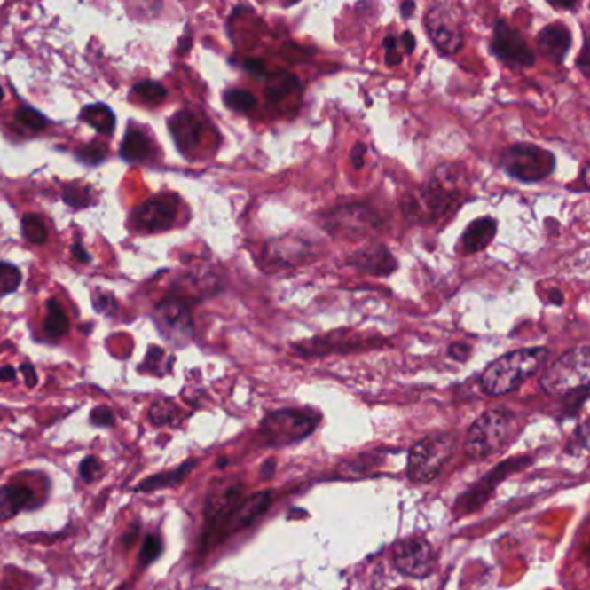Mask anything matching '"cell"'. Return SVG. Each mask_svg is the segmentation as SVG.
Wrapping results in <instances>:
<instances>
[{
  "label": "cell",
  "instance_id": "cell-43",
  "mask_svg": "<svg viewBox=\"0 0 590 590\" xmlns=\"http://www.w3.org/2000/svg\"><path fill=\"white\" fill-rule=\"evenodd\" d=\"M111 305H114V298L109 296V295L99 293V300H96V309L105 312L106 307H111Z\"/></svg>",
  "mask_w": 590,
  "mask_h": 590
},
{
  "label": "cell",
  "instance_id": "cell-25",
  "mask_svg": "<svg viewBox=\"0 0 590 590\" xmlns=\"http://www.w3.org/2000/svg\"><path fill=\"white\" fill-rule=\"evenodd\" d=\"M43 329H45L47 336H51V338H59L68 333L70 322L59 302H56V300L47 302V315L43 320Z\"/></svg>",
  "mask_w": 590,
  "mask_h": 590
},
{
  "label": "cell",
  "instance_id": "cell-38",
  "mask_svg": "<svg viewBox=\"0 0 590 590\" xmlns=\"http://www.w3.org/2000/svg\"><path fill=\"white\" fill-rule=\"evenodd\" d=\"M449 355H451L452 358L459 360V362H464V360H468L469 355H471V347H469V345H464V343H453V345H451V348H449Z\"/></svg>",
  "mask_w": 590,
  "mask_h": 590
},
{
  "label": "cell",
  "instance_id": "cell-15",
  "mask_svg": "<svg viewBox=\"0 0 590 590\" xmlns=\"http://www.w3.org/2000/svg\"><path fill=\"white\" fill-rule=\"evenodd\" d=\"M348 265L369 276H389L397 271V260L389 253V249L380 243H371L357 249L350 258Z\"/></svg>",
  "mask_w": 590,
  "mask_h": 590
},
{
  "label": "cell",
  "instance_id": "cell-6",
  "mask_svg": "<svg viewBox=\"0 0 590 590\" xmlns=\"http://www.w3.org/2000/svg\"><path fill=\"white\" fill-rule=\"evenodd\" d=\"M455 447L453 433L431 435L417 442L407 460V478L414 484L433 482L451 460Z\"/></svg>",
  "mask_w": 590,
  "mask_h": 590
},
{
  "label": "cell",
  "instance_id": "cell-5",
  "mask_svg": "<svg viewBox=\"0 0 590 590\" xmlns=\"http://www.w3.org/2000/svg\"><path fill=\"white\" fill-rule=\"evenodd\" d=\"M589 345L573 348L555 360L542 374L540 386L546 393L561 397L589 386Z\"/></svg>",
  "mask_w": 590,
  "mask_h": 590
},
{
  "label": "cell",
  "instance_id": "cell-29",
  "mask_svg": "<svg viewBox=\"0 0 590 590\" xmlns=\"http://www.w3.org/2000/svg\"><path fill=\"white\" fill-rule=\"evenodd\" d=\"M224 103L227 105V107H231L234 111L246 113V111H249V109H253L256 106V98L251 92H248V90L232 89V90H227L224 94Z\"/></svg>",
  "mask_w": 590,
  "mask_h": 590
},
{
  "label": "cell",
  "instance_id": "cell-47",
  "mask_svg": "<svg viewBox=\"0 0 590 590\" xmlns=\"http://www.w3.org/2000/svg\"><path fill=\"white\" fill-rule=\"evenodd\" d=\"M578 67L584 71L586 76H589V54H587V43L584 45V51H582V58L578 59Z\"/></svg>",
  "mask_w": 590,
  "mask_h": 590
},
{
  "label": "cell",
  "instance_id": "cell-3",
  "mask_svg": "<svg viewBox=\"0 0 590 590\" xmlns=\"http://www.w3.org/2000/svg\"><path fill=\"white\" fill-rule=\"evenodd\" d=\"M515 416L506 409H490L478 417L464 442V452L471 460H485L499 453L511 437Z\"/></svg>",
  "mask_w": 590,
  "mask_h": 590
},
{
  "label": "cell",
  "instance_id": "cell-46",
  "mask_svg": "<svg viewBox=\"0 0 590 590\" xmlns=\"http://www.w3.org/2000/svg\"><path fill=\"white\" fill-rule=\"evenodd\" d=\"M16 378V369L11 366H5L0 369V382H12Z\"/></svg>",
  "mask_w": 590,
  "mask_h": 590
},
{
  "label": "cell",
  "instance_id": "cell-45",
  "mask_svg": "<svg viewBox=\"0 0 590 590\" xmlns=\"http://www.w3.org/2000/svg\"><path fill=\"white\" fill-rule=\"evenodd\" d=\"M382 47L386 52H393L398 47V38L395 35H388L382 40Z\"/></svg>",
  "mask_w": 590,
  "mask_h": 590
},
{
  "label": "cell",
  "instance_id": "cell-1",
  "mask_svg": "<svg viewBox=\"0 0 590 590\" xmlns=\"http://www.w3.org/2000/svg\"><path fill=\"white\" fill-rule=\"evenodd\" d=\"M271 504V493L260 492L244 497L243 486L231 485L218 495H209L207 502V528L201 540V551H208L229 535L248 528L258 520Z\"/></svg>",
  "mask_w": 590,
  "mask_h": 590
},
{
  "label": "cell",
  "instance_id": "cell-33",
  "mask_svg": "<svg viewBox=\"0 0 590 590\" xmlns=\"http://www.w3.org/2000/svg\"><path fill=\"white\" fill-rule=\"evenodd\" d=\"M103 475V462L96 455H89L80 464V478L85 484H94Z\"/></svg>",
  "mask_w": 590,
  "mask_h": 590
},
{
  "label": "cell",
  "instance_id": "cell-16",
  "mask_svg": "<svg viewBox=\"0 0 590 590\" xmlns=\"http://www.w3.org/2000/svg\"><path fill=\"white\" fill-rule=\"evenodd\" d=\"M177 209L169 198H153L138 207L134 213L136 225L146 232H161L174 224Z\"/></svg>",
  "mask_w": 590,
  "mask_h": 590
},
{
  "label": "cell",
  "instance_id": "cell-18",
  "mask_svg": "<svg viewBox=\"0 0 590 590\" xmlns=\"http://www.w3.org/2000/svg\"><path fill=\"white\" fill-rule=\"evenodd\" d=\"M169 127H170L177 147L184 154L193 151L201 139L203 125H201L200 118L191 111H178L172 116Z\"/></svg>",
  "mask_w": 590,
  "mask_h": 590
},
{
  "label": "cell",
  "instance_id": "cell-36",
  "mask_svg": "<svg viewBox=\"0 0 590 590\" xmlns=\"http://www.w3.org/2000/svg\"><path fill=\"white\" fill-rule=\"evenodd\" d=\"M65 201L71 205V207H85L89 203L87 200V191L83 187L78 185H67L65 187Z\"/></svg>",
  "mask_w": 590,
  "mask_h": 590
},
{
  "label": "cell",
  "instance_id": "cell-4",
  "mask_svg": "<svg viewBox=\"0 0 590 590\" xmlns=\"http://www.w3.org/2000/svg\"><path fill=\"white\" fill-rule=\"evenodd\" d=\"M460 203V193L445 185L444 178H431L426 185L409 193L402 201V211L413 224H435L445 218Z\"/></svg>",
  "mask_w": 590,
  "mask_h": 590
},
{
  "label": "cell",
  "instance_id": "cell-7",
  "mask_svg": "<svg viewBox=\"0 0 590 590\" xmlns=\"http://www.w3.org/2000/svg\"><path fill=\"white\" fill-rule=\"evenodd\" d=\"M502 167L513 178L531 184L540 182L555 172V158L551 151L521 142L504 151Z\"/></svg>",
  "mask_w": 590,
  "mask_h": 590
},
{
  "label": "cell",
  "instance_id": "cell-34",
  "mask_svg": "<svg viewBox=\"0 0 590 590\" xmlns=\"http://www.w3.org/2000/svg\"><path fill=\"white\" fill-rule=\"evenodd\" d=\"M107 154V149H106L105 144H99V142H92L82 149H78L76 156L85 161V163H90V165H98L101 163Z\"/></svg>",
  "mask_w": 590,
  "mask_h": 590
},
{
  "label": "cell",
  "instance_id": "cell-11",
  "mask_svg": "<svg viewBox=\"0 0 590 590\" xmlns=\"http://www.w3.org/2000/svg\"><path fill=\"white\" fill-rule=\"evenodd\" d=\"M154 322L160 334L177 348L184 347L193 338V317L189 307L178 300H163L154 311Z\"/></svg>",
  "mask_w": 590,
  "mask_h": 590
},
{
  "label": "cell",
  "instance_id": "cell-12",
  "mask_svg": "<svg viewBox=\"0 0 590 590\" xmlns=\"http://www.w3.org/2000/svg\"><path fill=\"white\" fill-rule=\"evenodd\" d=\"M530 460H531L530 457H513V459H507V460H502L500 464H497L476 485L471 486L466 493H462L459 497L457 509H460L466 515L480 509L490 499L492 492L499 486V484H502L507 476L515 475L516 471L528 466Z\"/></svg>",
  "mask_w": 590,
  "mask_h": 590
},
{
  "label": "cell",
  "instance_id": "cell-30",
  "mask_svg": "<svg viewBox=\"0 0 590 590\" xmlns=\"http://www.w3.org/2000/svg\"><path fill=\"white\" fill-rule=\"evenodd\" d=\"M21 284V272L18 267L0 262V296L14 293Z\"/></svg>",
  "mask_w": 590,
  "mask_h": 590
},
{
  "label": "cell",
  "instance_id": "cell-50",
  "mask_svg": "<svg viewBox=\"0 0 590 590\" xmlns=\"http://www.w3.org/2000/svg\"><path fill=\"white\" fill-rule=\"evenodd\" d=\"M549 298H551V302H553L555 305H561V303H562V300H564V298H562V295H561L559 291H553Z\"/></svg>",
  "mask_w": 590,
  "mask_h": 590
},
{
  "label": "cell",
  "instance_id": "cell-41",
  "mask_svg": "<svg viewBox=\"0 0 590 590\" xmlns=\"http://www.w3.org/2000/svg\"><path fill=\"white\" fill-rule=\"evenodd\" d=\"M364 153H366V146L364 144H357L353 147V154H351V163L355 169H362L364 165Z\"/></svg>",
  "mask_w": 590,
  "mask_h": 590
},
{
  "label": "cell",
  "instance_id": "cell-49",
  "mask_svg": "<svg viewBox=\"0 0 590 590\" xmlns=\"http://www.w3.org/2000/svg\"><path fill=\"white\" fill-rule=\"evenodd\" d=\"M402 63V58L398 54V51H393V52H386V65L388 67H397Z\"/></svg>",
  "mask_w": 590,
  "mask_h": 590
},
{
  "label": "cell",
  "instance_id": "cell-13",
  "mask_svg": "<svg viewBox=\"0 0 590 590\" xmlns=\"http://www.w3.org/2000/svg\"><path fill=\"white\" fill-rule=\"evenodd\" d=\"M380 227L382 216H378L374 209L364 203L340 207L326 215V229H329L333 234H348L350 238H355Z\"/></svg>",
  "mask_w": 590,
  "mask_h": 590
},
{
  "label": "cell",
  "instance_id": "cell-53",
  "mask_svg": "<svg viewBox=\"0 0 590 590\" xmlns=\"http://www.w3.org/2000/svg\"><path fill=\"white\" fill-rule=\"evenodd\" d=\"M2 98H4V90H2V87H0V103H2Z\"/></svg>",
  "mask_w": 590,
  "mask_h": 590
},
{
  "label": "cell",
  "instance_id": "cell-40",
  "mask_svg": "<svg viewBox=\"0 0 590 590\" xmlns=\"http://www.w3.org/2000/svg\"><path fill=\"white\" fill-rule=\"evenodd\" d=\"M20 371H21V374L25 376V382H27V386H30V388H34L35 386L36 382V373H35V367L32 366V364H21V367H20Z\"/></svg>",
  "mask_w": 590,
  "mask_h": 590
},
{
  "label": "cell",
  "instance_id": "cell-54",
  "mask_svg": "<svg viewBox=\"0 0 590 590\" xmlns=\"http://www.w3.org/2000/svg\"><path fill=\"white\" fill-rule=\"evenodd\" d=\"M398 590H409V589H398Z\"/></svg>",
  "mask_w": 590,
  "mask_h": 590
},
{
  "label": "cell",
  "instance_id": "cell-42",
  "mask_svg": "<svg viewBox=\"0 0 590 590\" xmlns=\"http://www.w3.org/2000/svg\"><path fill=\"white\" fill-rule=\"evenodd\" d=\"M71 253H73V256H75L78 262H82V264H85V262L90 260V255L82 248V244L80 243H76L71 248Z\"/></svg>",
  "mask_w": 590,
  "mask_h": 590
},
{
  "label": "cell",
  "instance_id": "cell-21",
  "mask_svg": "<svg viewBox=\"0 0 590 590\" xmlns=\"http://www.w3.org/2000/svg\"><path fill=\"white\" fill-rule=\"evenodd\" d=\"M196 464H198L196 459H189L182 466L175 468L172 471H165V473H158L154 476H149L142 484L136 486V492L147 493V492H154V490H161V488L180 485L185 480V476L196 468Z\"/></svg>",
  "mask_w": 590,
  "mask_h": 590
},
{
  "label": "cell",
  "instance_id": "cell-2",
  "mask_svg": "<svg viewBox=\"0 0 590 590\" xmlns=\"http://www.w3.org/2000/svg\"><path fill=\"white\" fill-rule=\"evenodd\" d=\"M547 357L549 350L544 347L509 351L486 367L480 376V388L490 397L507 395L535 376L544 367Z\"/></svg>",
  "mask_w": 590,
  "mask_h": 590
},
{
  "label": "cell",
  "instance_id": "cell-35",
  "mask_svg": "<svg viewBox=\"0 0 590 590\" xmlns=\"http://www.w3.org/2000/svg\"><path fill=\"white\" fill-rule=\"evenodd\" d=\"M295 87H298V78L289 76V75H282V80H276L269 85L267 94H269L271 99H282Z\"/></svg>",
  "mask_w": 590,
  "mask_h": 590
},
{
  "label": "cell",
  "instance_id": "cell-31",
  "mask_svg": "<svg viewBox=\"0 0 590 590\" xmlns=\"http://www.w3.org/2000/svg\"><path fill=\"white\" fill-rule=\"evenodd\" d=\"M16 120L32 130H43L47 127V118L32 106H20L16 111Z\"/></svg>",
  "mask_w": 590,
  "mask_h": 590
},
{
  "label": "cell",
  "instance_id": "cell-27",
  "mask_svg": "<svg viewBox=\"0 0 590 590\" xmlns=\"http://www.w3.org/2000/svg\"><path fill=\"white\" fill-rule=\"evenodd\" d=\"M21 231H23L25 240L30 243L42 244L47 241V227L40 215H35V213L25 215L23 222H21Z\"/></svg>",
  "mask_w": 590,
  "mask_h": 590
},
{
  "label": "cell",
  "instance_id": "cell-14",
  "mask_svg": "<svg viewBox=\"0 0 590 590\" xmlns=\"http://www.w3.org/2000/svg\"><path fill=\"white\" fill-rule=\"evenodd\" d=\"M395 568L413 578H426L435 570L437 555L431 544L424 539H405L393 549Z\"/></svg>",
  "mask_w": 590,
  "mask_h": 590
},
{
  "label": "cell",
  "instance_id": "cell-19",
  "mask_svg": "<svg viewBox=\"0 0 590 590\" xmlns=\"http://www.w3.org/2000/svg\"><path fill=\"white\" fill-rule=\"evenodd\" d=\"M38 504L35 492L25 485L2 486L0 488V521L11 520L25 509H34Z\"/></svg>",
  "mask_w": 590,
  "mask_h": 590
},
{
  "label": "cell",
  "instance_id": "cell-52",
  "mask_svg": "<svg viewBox=\"0 0 590 590\" xmlns=\"http://www.w3.org/2000/svg\"><path fill=\"white\" fill-rule=\"evenodd\" d=\"M225 462H227V459H220L218 460V468H225Z\"/></svg>",
  "mask_w": 590,
  "mask_h": 590
},
{
  "label": "cell",
  "instance_id": "cell-22",
  "mask_svg": "<svg viewBox=\"0 0 590 590\" xmlns=\"http://www.w3.org/2000/svg\"><path fill=\"white\" fill-rule=\"evenodd\" d=\"M311 248L309 244H303L302 241H293V240H278L271 243L269 249V260L276 262V265H298L303 260V255L309 251H296V249H305Z\"/></svg>",
  "mask_w": 590,
  "mask_h": 590
},
{
  "label": "cell",
  "instance_id": "cell-48",
  "mask_svg": "<svg viewBox=\"0 0 590 590\" xmlns=\"http://www.w3.org/2000/svg\"><path fill=\"white\" fill-rule=\"evenodd\" d=\"M414 11H416V4L414 2H404L402 5H400V12H402V16L407 20V18H411L413 14H414Z\"/></svg>",
  "mask_w": 590,
  "mask_h": 590
},
{
  "label": "cell",
  "instance_id": "cell-10",
  "mask_svg": "<svg viewBox=\"0 0 590 590\" xmlns=\"http://www.w3.org/2000/svg\"><path fill=\"white\" fill-rule=\"evenodd\" d=\"M490 51L511 68H528L535 63V52L526 43V38L504 20H499L493 25Z\"/></svg>",
  "mask_w": 590,
  "mask_h": 590
},
{
  "label": "cell",
  "instance_id": "cell-28",
  "mask_svg": "<svg viewBox=\"0 0 590 590\" xmlns=\"http://www.w3.org/2000/svg\"><path fill=\"white\" fill-rule=\"evenodd\" d=\"M163 553V542L156 533H149L140 547L139 553V566L144 570L147 566H151L160 555Z\"/></svg>",
  "mask_w": 590,
  "mask_h": 590
},
{
  "label": "cell",
  "instance_id": "cell-37",
  "mask_svg": "<svg viewBox=\"0 0 590 590\" xmlns=\"http://www.w3.org/2000/svg\"><path fill=\"white\" fill-rule=\"evenodd\" d=\"M90 422L94 426H99V428H111L114 424V414H113V411L109 407L101 405V407H96L90 413Z\"/></svg>",
  "mask_w": 590,
  "mask_h": 590
},
{
  "label": "cell",
  "instance_id": "cell-39",
  "mask_svg": "<svg viewBox=\"0 0 590 590\" xmlns=\"http://www.w3.org/2000/svg\"><path fill=\"white\" fill-rule=\"evenodd\" d=\"M139 523H134V524L130 526V530H129V531H125V535H123L122 542H123V546H125L127 549H130V547L134 546V542H136V540H138V537H139Z\"/></svg>",
  "mask_w": 590,
  "mask_h": 590
},
{
  "label": "cell",
  "instance_id": "cell-9",
  "mask_svg": "<svg viewBox=\"0 0 590 590\" xmlns=\"http://www.w3.org/2000/svg\"><path fill=\"white\" fill-rule=\"evenodd\" d=\"M317 426V419L311 413L298 409H282L264 419L262 435L272 447H282L309 437Z\"/></svg>",
  "mask_w": 590,
  "mask_h": 590
},
{
  "label": "cell",
  "instance_id": "cell-26",
  "mask_svg": "<svg viewBox=\"0 0 590 590\" xmlns=\"http://www.w3.org/2000/svg\"><path fill=\"white\" fill-rule=\"evenodd\" d=\"M132 96L146 105H160L167 98V89L158 82L144 80L134 85Z\"/></svg>",
  "mask_w": 590,
  "mask_h": 590
},
{
  "label": "cell",
  "instance_id": "cell-20",
  "mask_svg": "<svg viewBox=\"0 0 590 590\" xmlns=\"http://www.w3.org/2000/svg\"><path fill=\"white\" fill-rule=\"evenodd\" d=\"M497 232V220L492 216H484L473 220L460 236L459 251L464 255H473L484 251Z\"/></svg>",
  "mask_w": 590,
  "mask_h": 590
},
{
  "label": "cell",
  "instance_id": "cell-24",
  "mask_svg": "<svg viewBox=\"0 0 590 590\" xmlns=\"http://www.w3.org/2000/svg\"><path fill=\"white\" fill-rule=\"evenodd\" d=\"M82 120H85L90 127H94L98 132L105 134V136H111L114 132V113L111 111V107L106 105H90L85 106L82 109L80 114Z\"/></svg>",
  "mask_w": 590,
  "mask_h": 590
},
{
  "label": "cell",
  "instance_id": "cell-51",
  "mask_svg": "<svg viewBox=\"0 0 590 590\" xmlns=\"http://www.w3.org/2000/svg\"><path fill=\"white\" fill-rule=\"evenodd\" d=\"M116 590H132V586L130 584H122Z\"/></svg>",
  "mask_w": 590,
  "mask_h": 590
},
{
  "label": "cell",
  "instance_id": "cell-23",
  "mask_svg": "<svg viewBox=\"0 0 590 590\" xmlns=\"http://www.w3.org/2000/svg\"><path fill=\"white\" fill-rule=\"evenodd\" d=\"M120 153H122V158L127 161H132V163L144 161L151 154V142L140 130L130 129L123 138Z\"/></svg>",
  "mask_w": 590,
  "mask_h": 590
},
{
  "label": "cell",
  "instance_id": "cell-8",
  "mask_svg": "<svg viewBox=\"0 0 590 590\" xmlns=\"http://www.w3.org/2000/svg\"><path fill=\"white\" fill-rule=\"evenodd\" d=\"M422 25L433 45L440 52L452 56L462 49L464 43L462 18L455 5H452L449 2L433 4L424 14Z\"/></svg>",
  "mask_w": 590,
  "mask_h": 590
},
{
  "label": "cell",
  "instance_id": "cell-44",
  "mask_svg": "<svg viewBox=\"0 0 590 590\" xmlns=\"http://www.w3.org/2000/svg\"><path fill=\"white\" fill-rule=\"evenodd\" d=\"M402 40H404L405 51H407V52H414V49H416V36L413 35L411 32H404Z\"/></svg>",
  "mask_w": 590,
  "mask_h": 590
},
{
  "label": "cell",
  "instance_id": "cell-32",
  "mask_svg": "<svg viewBox=\"0 0 590 590\" xmlns=\"http://www.w3.org/2000/svg\"><path fill=\"white\" fill-rule=\"evenodd\" d=\"M175 414H177V407H174L170 402L160 400L151 407L149 419L154 426H165V424H170L174 421Z\"/></svg>",
  "mask_w": 590,
  "mask_h": 590
},
{
  "label": "cell",
  "instance_id": "cell-17",
  "mask_svg": "<svg viewBox=\"0 0 590 590\" xmlns=\"http://www.w3.org/2000/svg\"><path fill=\"white\" fill-rule=\"evenodd\" d=\"M537 47L544 58L561 65L571 49V32L561 23L547 25L537 36Z\"/></svg>",
  "mask_w": 590,
  "mask_h": 590
}]
</instances>
